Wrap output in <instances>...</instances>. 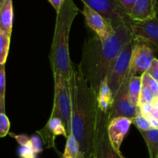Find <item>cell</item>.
Segmentation results:
<instances>
[{
  "mask_svg": "<svg viewBox=\"0 0 158 158\" xmlns=\"http://www.w3.org/2000/svg\"><path fill=\"white\" fill-rule=\"evenodd\" d=\"M130 22L115 27L113 36L106 40L96 35L85 40L82 57L77 68L97 96L100 85L106 81L123 48L133 39Z\"/></svg>",
  "mask_w": 158,
  "mask_h": 158,
  "instance_id": "6da1fadb",
  "label": "cell"
},
{
  "mask_svg": "<svg viewBox=\"0 0 158 158\" xmlns=\"http://www.w3.org/2000/svg\"><path fill=\"white\" fill-rule=\"evenodd\" d=\"M71 100V133L85 157L92 154L95 145L98 106V96L77 69L68 81Z\"/></svg>",
  "mask_w": 158,
  "mask_h": 158,
  "instance_id": "7a4b0ae2",
  "label": "cell"
},
{
  "mask_svg": "<svg viewBox=\"0 0 158 158\" xmlns=\"http://www.w3.org/2000/svg\"><path fill=\"white\" fill-rule=\"evenodd\" d=\"M80 10L73 0H64L57 13L54 38L49 59L54 77L69 81L74 72L69 55V34L73 21Z\"/></svg>",
  "mask_w": 158,
  "mask_h": 158,
  "instance_id": "3957f363",
  "label": "cell"
},
{
  "mask_svg": "<svg viewBox=\"0 0 158 158\" xmlns=\"http://www.w3.org/2000/svg\"><path fill=\"white\" fill-rule=\"evenodd\" d=\"M50 118H58L64 126L67 134L71 133V100L68 81L54 77V99Z\"/></svg>",
  "mask_w": 158,
  "mask_h": 158,
  "instance_id": "277c9868",
  "label": "cell"
},
{
  "mask_svg": "<svg viewBox=\"0 0 158 158\" xmlns=\"http://www.w3.org/2000/svg\"><path fill=\"white\" fill-rule=\"evenodd\" d=\"M132 51L133 40H131L124 45L115 60L110 74L106 79V82L113 97L129 74Z\"/></svg>",
  "mask_w": 158,
  "mask_h": 158,
  "instance_id": "5b68a950",
  "label": "cell"
},
{
  "mask_svg": "<svg viewBox=\"0 0 158 158\" xmlns=\"http://www.w3.org/2000/svg\"><path fill=\"white\" fill-rule=\"evenodd\" d=\"M132 40L133 51L128 76H142L155 58V52L147 42L138 39H132Z\"/></svg>",
  "mask_w": 158,
  "mask_h": 158,
  "instance_id": "8992f818",
  "label": "cell"
},
{
  "mask_svg": "<svg viewBox=\"0 0 158 158\" xmlns=\"http://www.w3.org/2000/svg\"><path fill=\"white\" fill-rule=\"evenodd\" d=\"M109 114L98 110L93 152L102 158H126L112 147L107 132Z\"/></svg>",
  "mask_w": 158,
  "mask_h": 158,
  "instance_id": "52a82bcc",
  "label": "cell"
},
{
  "mask_svg": "<svg viewBox=\"0 0 158 158\" xmlns=\"http://www.w3.org/2000/svg\"><path fill=\"white\" fill-rule=\"evenodd\" d=\"M81 2L87 4L104 17L110 19L114 28L124 23L131 21L128 13L115 0H81Z\"/></svg>",
  "mask_w": 158,
  "mask_h": 158,
  "instance_id": "ba28073f",
  "label": "cell"
},
{
  "mask_svg": "<svg viewBox=\"0 0 158 158\" xmlns=\"http://www.w3.org/2000/svg\"><path fill=\"white\" fill-rule=\"evenodd\" d=\"M130 77L127 75L120 88L114 95L113 101L109 112V120L115 117L123 116L133 119L136 115L139 106H136L130 102L128 97V82Z\"/></svg>",
  "mask_w": 158,
  "mask_h": 158,
  "instance_id": "9c48e42d",
  "label": "cell"
},
{
  "mask_svg": "<svg viewBox=\"0 0 158 158\" xmlns=\"http://www.w3.org/2000/svg\"><path fill=\"white\" fill-rule=\"evenodd\" d=\"M133 39H138L147 42L154 51L158 53V17L144 21L130 22Z\"/></svg>",
  "mask_w": 158,
  "mask_h": 158,
  "instance_id": "30bf717a",
  "label": "cell"
},
{
  "mask_svg": "<svg viewBox=\"0 0 158 158\" xmlns=\"http://www.w3.org/2000/svg\"><path fill=\"white\" fill-rule=\"evenodd\" d=\"M82 14L88 27L93 30L95 35L102 40H106L113 36L115 30L110 19L104 17L100 13L89 7L87 4L83 3Z\"/></svg>",
  "mask_w": 158,
  "mask_h": 158,
  "instance_id": "8fae6325",
  "label": "cell"
},
{
  "mask_svg": "<svg viewBox=\"0 0 158 158\" xmlns=\"http://www.w3.org/2000/svg\"><path fill=\"white\" fill-rule=\"evenodd\" d=\"M131 125V118L123 116L115 117L108 122L107 132L109 140L112 147L118 153H121V144L128 133Z\"/></svg>",
  "mask_w": 158,
  "mask_h": 158,
  "instance_id": "7c38bea8",
  "label": "cell"
},
{
  "mask_svg": "<svg viewBox=\"0 0 158 158\" xmlns=\"http://www.w3.org/2000/svg\"><path fill=\"white\" fill-rule=\"evenodd\" d=\"M40 135L47 148H55V138L59 135H63L67 139L68 134L64 126L58 118H50L47 125L36 132Z\"/></svg>",
  "mask_w": 158,
  "mask_h": 158,
  "instance_id": "4fadbf2b",
  "label": "cell"
},
{
  "mask_svg": "<svg viewBox=\"0 0 158 158\" xmlns=\"http://www.w3.org/2000/svg\"><path fill=\"white\" fill-rule=\"evenodd\" d=\"M157 14V0H136L129 16L133 21H144L156 17Z\"/></svg>",
  "mask_w": 158,
  "mask_h": 158,
  "instance_id": "5bb4252c",
  "label": "cell"
},
{
  "mask_svg": "<svg viewBox=\"0 0 158 158\" xmlns=\"http://www.w3.org/2000/svg\"><path fill=\"white\" fill-rule=\"evenodd\" d=\"M13 23V0H4L0 6V30L11 35Z\"/></svg>",
  "mask_w": 158,
  "mask_h": 158,
  "instance_id": "9a60e30c",
  "label": "cell"
},
{
  "mask_svg": "<svg viewBox=\"0 0 158 158\" xmlns=\"http://www.w3.org/2000/svg\"><path fill=\"white\" fill-rule=\"evenodd\" d=\"M139 133L147 144L149 158H158V129L151 128Z\"/></svg>",
  "mask_w": 158,
  "mask_h": 158,
  "instance_id": "2e32d148",
  "label": "cell"
},
{
  "mask_svg": "<svg viewBox=\"0 0 158 158\" xmlns=\"http://www.w3.org/2000/svg\"><path fill=\"white\" fill-rule=\"evenodd\" d=\"M113 101V95L108 86L106 81H104L100 85L98 93V110L109 114Z\"/></svg>",
  "mask_w": 158,
  "mask_h": 158,
  "instance_id": "e0dca14e",
  "label": "cell"
},
{
  "mask_svg": "<svg viewBox=\"0 0 158 158\" xmlns=\"http://www.w3.org/2000/svg\"><path fill=\"white\" fill-rule=\"evenodd\" d=\"M141 87H142V77H141V76L130 77L128 88H127L128 97L130 102L136 106H139Z\"/></svg>",
  "mask_w": 158,
  "mask_h": 158,
  "instance_id": "ac0fdd59",
  "label": "cell"
},
{
  "mask_svg": "<svg viewBox=\"0 0 158 158\" xmlns=\"http://www.w3.org/2000/svg\"><path fill=\"white\" fill-rule=\"evenodd\" d=\"M80 149L79 144L72 133H70L67 137L64 151L62 154V158H77Z\"/></svg>",
  "mask_w": 158,
  "mask_h": 158,
  "instance_id": "d6986e66",
  "label": "cell"
},
{
  "mask_svg": "<svg viewBox=\"0 0 158 158\" xmlns=\"http://www.w3.org/2000/svg\"><path fill=\"white\" fill-rule=\"evenodd\" d=\"M11 35L0 30V64H5L10 51Z\"/></svg>",
  "mask_w": 158,
  "mask_h": 158,
  "instance_id": "ffe728a7",
  "label": "cell"
},
{
  "mask_svg": "<svg viewBox=\"0 0 158 158\" xmlns=\"http://www.w3.org/2000/svg\"><path fill=\"white\" fill-rule=\"evenodd\" d=\"M6 71L5 64H0V113H5Z\"/></svg>",
  "mask_w": 158,
  "mask_h": 158,
  "instance_id": "44dd1931",
  "label": "cell"
},
{
  "mask_svg": "<svg viewBox=\"0 0 158 158\" xmlns=\"http://www.w3.org/2000/svg\"><path fill=\"white\" fill-rule=\"evenodd\" d=\"M132 124H134L139 131H146L152 128L151 124L147 117L144 116L141 112L139 106L136 115L132 119Z\"/></svg>",
  "mask_w": 158,
  "mask_h": 158,
  "instance_id": "7402d4cb",
  "label": "cell"
},
{
  "mask_svg": "<svg viewBox=\"0 0 158 158\" xmlns=\"http://www.w3.org/2000/svg\"><path fill=\"white\" fill-rule=\"evenodd\" d=\"M156 92H153V91L151 89H150L148 86L142 84L139 106L143 104L152 105V103L154 102L155 98H156Z\"/></svg>",
  "mask_w": 158,
  "mask_h": 158,
  "instance_id": "603a6c76",
  "label": "cell"
},
{
  "mask_svg": "<svg viewBox=\"0 0 158 158\" xmlns=\"http://www.w3.org/2000/svg\"><path fill=\"white\" fill-rule=\"evenodd\" d=\"M10 123L6 113H0V137H5L9 133Z\"/></svg>",
  "mask_w": 158,
  "mask_h": 158,
  "instance_id": "cb8c5ba5",
  "label": "cell"
},
{
  "mask_svg": "<svg viewBox=\"0 0 158 158\" xmlns=\"http://www.w3.org/2000/svg\"><path fill=\"white\" fill-rule=\"evenodd\" d=\"M142 77V84L148 86L150 89H151L154 92L157 93L158 92V81H156V80L153 78L152 77H150L147 72L143 73L141 76Z\"/></svg>",
  "mask_w": 158,
  "mask_h": 158,
  "instance_id": "d4e9b609",
  "label": "cell"
},
{
  "mask_svg": "<svg viewBox=\"0 0 158 158\" xmlns=\"http://www.w3.org/2000/svg\"><path fill=\"white\" fill-rule=\"evenodd\" d=\"M18 154L20 158H36L37 153L33 150L31 146H21L18 150Z\"/></svg>",
  "mask_w": 158,
  "mask_h": 158,
  "instance_id": "484cf974",
  "label": "cell"
},
{
  "mask_svg": "<svg viewBox=\"0 0 158 158\" xmlns=\"http://www.w3.org/2000/svg\"><path fill=\"white\" fill-rule=\"evenodd\" d=\"M150 77H153L154 80L158 81V59L154 58L152 61L151 64L149 67L147 71H146Z\"/></svg>",
  "mask_w": 158,
  "mask_h": 158,
  "instance_id": "4316f807",
  "label": "cell"
},
{
  "mask_svg": "<svg viewBox=\"0 0 158 158\" xmlns=\"http://www.w3.org/2000/svg\"><path fill=\"white\" fill-rule=\"evenodd\" d=\"M115 1L128 14H130V12L132 11L136 2V0H115Z\"/></svg>",
  "mask_w": 158,
  "mask_h": 158,
  "instance_id": "83f0119b",
  "label": "cell"
},
{
  "mask_svg": "<svg viewBox=\"0 0 158 158\" xmlns=\"http://www.w3.org/2000/svg\"><path fill=\"white\" fill-rule=\"evenodd\" d=\"M30 146L33 148V150L36 152V153H39L43 150L42 148V143L40 139L38 136H33L31 138H30Z\"/></svg>",
  "mask_w": 158,
  "mask_h": 158,
  "instance_id": "f1b7e54d",
  "label": "cell"
},
{
  "mask_svg": "<svg viewBox=\"0 0 158 158\" xmlns=\"http://www.w3.org/2000/svg\"><path fill=\"white\" fill-rule=\"evenodd\" d=\"M15 139H16L18 143L20 144V146H30V140L28 136L25 135H18V136H14Z\"/></svg>",
  "mask_w": 158,
  "mask_h": 158,
  "instance_id": "f546056e",
  "label": "cell"
},
{
  "mask_svg": "<svg viewBox=\"0 0 158 158\" xmlns=\"http://www.w3.org/2000/svg\"><path fill=\"white\" fill-rule=\"evenodd\" d=\"M48 1L52 5V6L54 7V9L56 10L57 13L60 10L62 5H63L64 2V0H48Z\"/></svg>",
  "mask_w": 158,
  "mask_h": 158,
  "instance_id": "4dcf8cb0",
  "label": "cell"
},
{
  "mask_svg": "<svg viewBox=\"0 0 158 158\" xmlns=\"http://www.w3.org/2000/svg\"><path fill=\"white\" fill-rule=\"evenodd\" d=\"M89 158H102V157L99 156V155L97 154L96 153H95V152H92V154L89 156Z\"/></svg>",
  "mask_w": 158,
  "mask_h": 158,
  "instance_id": "1f68e13d",
  "label": "cell"
},
{
  "mask_svg": "<svg viewBox=\"0 0 158 158\" xmlns=\"http://www.w3.org/2000/svg\"><path fill=\"white\" fill-rule=\"evenodd\" d=\"M77 158H85V155H84V153H82V152L79 151L78 155H77Z\"/></svg>",
  "mask_w": 158,
  "mask_h": 158,
  "instance_id": "d6a6232c",
  "label": "cell"
},
{
  "mask_svg": "<svg viewBox=\"0 0 158 158\" xmlns=\"http://www.w3.org/2000/svg\"><path fill=\"white\" fill-rule=\"evenodd\" d=\"M4 0H0V6H1V5H2V3L3 2Z\"/></svg>",
  "mask_w": 158,
  "mask_h": 158,
  "instance_id": "836d02e7",
  "label": "cell"
}]
</instances>
